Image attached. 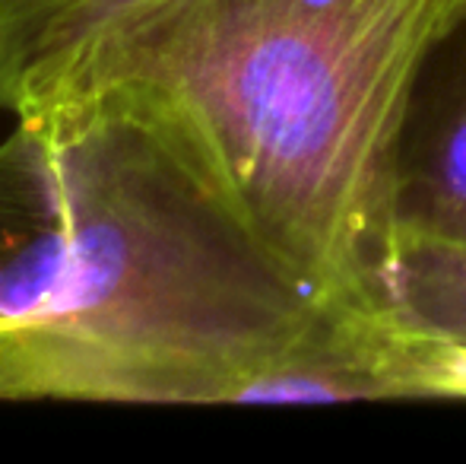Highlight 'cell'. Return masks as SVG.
<instances>
[{"label": "cell", "mask_w": 466, "mask_h": 464, "mask_svg": "<svg viewBox=\"0 0 466 464\" xmlns=\"http://www.w3.org/2000/svg\"><path fill=\"white\" fill-rule=\"evenodd\" d=\"M320 309L134 89L45 102L0 140V322L48 401L235 404Z\"/></svg>", "instance_id": "1"}, {"label": "cell", "mask_w": 466, "mask_h": 464, "mask_svg": "<svg viewBox=\"0 0 466 464\" xmlns=\"http://www.w3.org/2000/svg\"><path fill=\"white\" fill-rule=\"evenodd\" d=\"M463 6L168 0L98 45L57 99L140 93L295 280L324 303H365L406 99Z\"/></svg>", "instance_id": "2"}, {"label": "cell", "mask_w": 466, "mask_h": 464, "mask_svg": "<svg viewBox=\"0 0 466 464\" xmlns=\"http://www.w3.org/2000/svg\"><path fill=\"white\" fill-rule=\"evenodd\" d=\"M390 223L466 242V6L412 80L393 150Z\"/></svg>", "instance_id": "3"}, {"label": "cell", "mask_w": 466, "mask_h": 464, "mask_svg": "<svg viewBox=\"0 0 466 464\" xmlns=\"http://www.w3.org/2000/svg\"><path fill=\"white\" fill-rule=\"evenodd\" d=\"M168 0H0V99L13 115L57 99L117 29Z\"/></svg>", "instance_id": "4"}, {"label": "cell", "mask_w": 466, "mask_h": 464, "mask_svg": "<svg viewBox=\"0 0 466 464\" xmlns=\"http://www.w3.org/2000/svg\"><path fill=\"white\" fill-rule=\"evenodd\" d=\"M365 299L412 337L454 353L466 372V242L390 226Z\"/></svg>", "instance_id": "5"}, {"label": "cell", "mask_w": 466, "mask_h": 464, "mask_svg": "<svg viewBox=\"0 0 466 464\" xmlns=\"http://www.w3.org/2000/svg\"><path fill=\"white\" fill-rule=\"evenodd\" d=\"M0 112H6V108H4V99H0Z\"/></svg>", "instance_id": "6"}]
</instances>
